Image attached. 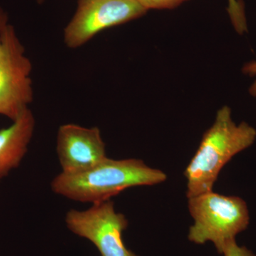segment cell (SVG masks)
<instances>
[{"instance_id":"1","label":"cell","mask_w":256,"mask_h":256,"mask_svg":"<svg viewBox=\"0 0 256 256\" xmlns=\"http://www.w3.org/2000/svg\"><path fill=\"white\" fill-rule=\"evenodd\" d=\"M166 178L164 172L153 169L142 160L108 158L85 171L60 173L54 178L50 188L56 194L72 201L94 204L109 201L128 188L154 186Z\"/></svg>"},{"instance_id":"2","label":"cell","mask_w":256,"mask_h":256,"mask_svg":"<svg viewBox=\"0 0 256 256\" xmlns=\"http://www.w3.org/2000/svg\"><path fill=\"white\" fill-rule=\"evenodd\" d=\"M256 140L255 128L245 122L236 124L228 106L220 108L185 170L188 198L213 191L224 166Z\"/></svg>"},{"instance_id":"3","label":"cell","mask_w":256,"mask_h":256,"mask_svg":"<svg viewBox=\"0 0 256 256\" xmlns=\"http://www.w3.org/2000/svg\"><path fill=\"white\" fill-rule=\"evenodd\" d=\"M188 200L194 220L188 238L196 245L212 242L218 254H222L227 242L245 232L250 224L248 207L240 197L212 191Z\"/></svg>"},{"instance_id":"4","label":"cell","mask_w":256,"mask_h":256,"mask_svg":"<svg viewBox=\"0 0 256 256\" xmlns=\"http://www.w3.org/2000/svg\"><path fill=\"white\" fill-rule=\"evenodd\" d=\"M32 64L16 30L8 24L0 30V116L12 122L34 100Z\"/></svg>"},{"instance_id":"5","label":"cell","mask_w":256,"mask_h":256,"mask_svg":"<svg viewBox=\"0 0 256 256\" xmlns=\"http://www.w3.org/2000/svg\"><path fill=\"white\" fill-rule=\"evenodd\" d=\"M146 12L138 0H78L76 12L64 30V42L68 48H80L100 32Z\"/></svg>"},{"instance_id":"6","label":"cell","mask_w":256,"mask_h":256,"mask_svg":"<svg viewBox=\"0 0 256 256\" xmlns=\"http://www.w3.org/2000/svg\"><path fill=\"white\" fill-rule=\"evenodd\" d=\"M65 222L69 230L92 242L101 256H140L124 244L122 234L129 223L111 200L94 204L87 210H69Z\"/></svg>"},{"instance_id":"7","label":"cell","mask_w":256,"mask_h":256,"mask_svg":"<svg viewBox=\"0 0 256 256\" xmlns=\"http://www.w3.org/2000/svg\"><path fill=\"white\" fill-rule=\"evenodd\" d=\"M56 152L62 172H80L108 158L100 129L66 124L58 129Z\"/></svg>"},{"instance_id":"8","label":"cell","mask_w":256,"mask_h":256,"mask_svg":"<svg viewBox=\"0 0 256 256\" xmlns=\"http://www.w3.org/2000/svg\"><path fill=\"white\" fill-rule=\"evenodd\" d=\"M36 120L30 109L10 127L0 130V181L21 164L34 134Z\"/></svg>"},{"instance_id":"9","label":"cell","mask_w":256,"mask_h":256,"mask_svg":"<svg viewBox=\"0 0 256 256\" xmlns=\"http://www.w3.org/2000/svg\"><path fill=\"white\" fill-rule=\"evenodd\" d=\"M146 10H172L188 0H138ZM230 14L237 31L247 28L244 8L240 0H230Z\"/></svg>"},{"instance_id":"10","label":"cell","mask_w":256,"mask_h":256,"mask_svg":"<svg viewBox=\"0 0 256 256\" xmlns=\"http://www.w3.org/2000/svg\"><path fill=\"white\" fill-rule=\"evenodd\" d=\"M222 255L224 256H256L252 250L245 246H240L236 240H230L224 247Z\"/></svg>"},{"instance_id":"11","label":"cell","mask_w":256,"mask_h":256,"mask_svg":"<svg viewBox=\"0 0 256 256\" xmlns=\"http://www.w3.org/2000/svg\"><path fill=\"white\" fill-rule=\"evenodd\" d=\"M244 73L250 76H256V62H250V63L246 64L244 67ZM250 94L252 96H256V80L254 82L250 88Z\"/></svg>"},{"instance_id":"12","label":"cell","mask_w":256,"mask_h":256,"mask_svg":"<svg viewBox=\"0 0 256 256\" xmlns=\"http://www.w3.org/2000/svg\"><path fill=\"white\" fill-rule=\"evenodd\" d=\"M9 24V16L8 13L0 6V30Z\"/></svg>"},{"instance_id":"13","label":"cell","mask_w":256,"mask_h":256,"mask_svg":"<svg viewBox=\"0 0 256 256\" xmlns=\"http://www.w3.org/2000/svg\"><path fill=\"white\" fill-rule=\"evenodd\" d=\"M46 1V0H37V2H38V4H43L44 2Z\"/></svg>"}]
</instances>
